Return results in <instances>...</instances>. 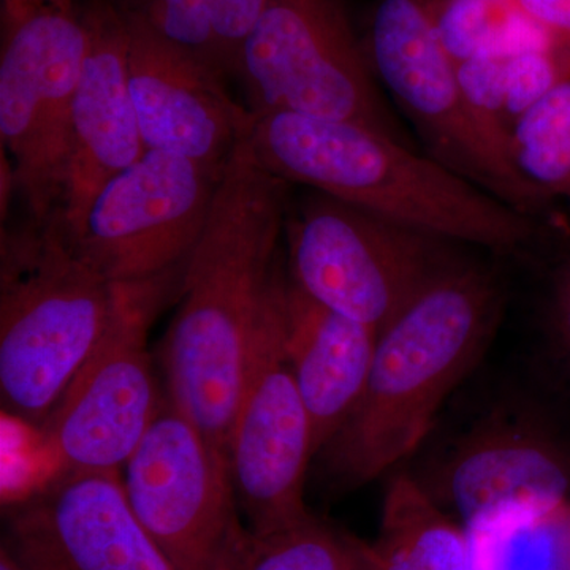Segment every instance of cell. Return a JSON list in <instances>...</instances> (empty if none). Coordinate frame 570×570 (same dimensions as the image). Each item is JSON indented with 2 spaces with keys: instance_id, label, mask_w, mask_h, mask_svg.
<instances>
[{
  "instance_id": "3",
  "label": "cell",
  "mask_w": 570,
  "mask_h": 570,
  "mask_svg": "<svg viewBox=\"0 0 570 570\" xmlns=\"http://www.w3.org/2000/svg\"><path fill=\"white\" fill-rule=\"evenodd\" d=\"M246 138L255 159L276 178L439 238L509 254L527 249L538 238L535 217L461 178L426 153L360 124L253 111Z\"/></svg>"
},
{
  "instance_id": "28",
  "label": "cell",
  "mask_w": 570,
  "mask_h": 570,
  "mask_svg": "<svg viewBox=\"0 0 570 570\" xmlns=\"http://www.w3.org/2000/svg\"><path fill=\"white\" fill-rule=\"evenodd\" d=\"M47 6L73 7V0H3V22Z\"/></svg>"
},
{
  "instance_id": "11",
  "label": "cell",
  "mask_w": 570,
  "mask_h": 570,
  "mask_svg": "<svg viewBox=\"0 0 570 570\" xmlns=\"http://www.w3.org/2000/svg\"><path fill=\"white\" fill-rule=\"evenodd\" d=\"M224 168L146 149L105 184L71 242L112 283L171 277L204 232Z\"/></svg>"
},
{
  "instance_id": "7",
  "label": "cell",
  "mask_w": 570,
  "mask_h": 570,
  "mask_svg": "<svg viewBox=\"0 0 570 570\" xmlns=\"http://www.w3.org/2000/svg\"><path fill=\"white\" fill-rule=\"evenodd\" d=\"M236 77L245 82L250 111L360 124L417 149L382 94L341 0H269Z\"/></svg>"
},
{
  "instance_id": "27",
  "label": "cell",
  "mask_w": 570,
  "mask_h": 570,
  "mask_svg": "<svg viewBox=\"0 0 570 570\" xmlns=\"http://www.w3.org/2000/svg\"><path fill=\"white\" fill-rule=\"evenodd\" d=\"M554 326L570 363V253L558 273L553 299Z\"/></svg>"
},
{
  "instance_id": "4",
  "label": "cell",
  "mask_w": 570,
  "mask_h": 570,
  "mask_svg": "<svg viewBox=\"0 0 570 570\" xmlns=\"http://www.w3.org/2000/svg\"><path fill=\"white\" fill-rule=\"evenodd\" d=\"M135 284L105 277L61 225L2 227L0 400L41 428L121 313Z\"/></svg>"
},
{
  "instance_id": "26",
  "label": "cell",
  "mask_w": 570,
  "mask_h": 570,
  "mask_svg": "<svg viewBox=\"0 0 570 570\" xmlns=\"http://www.w3.org/2000/svg\"><path fill=\"white\" fill-rule=\"evenodd\" d=\"M521 13L570 51V0H512Z\"/></svg>"
},
{
  "instance_id": "17",
  "label": "cell",
  "mask_w": 570,
  "mask_h": 570,
  "mask_svg": "<svg viewBox=\"0 0 570 570\" xmlns=\"http://www.w3.org/2000/svg\"><path fill=\"white\" fill-rule=\"evenodd\" d=\"M284 348L321 452L352 414L365 390L379 333L311 298L287 275Z\"/></svg>"
},
{
  "instance_id": "1",
  "label": "cell",
  "mask_w": 570,
  "mask_h": 570,
  "mask_svg": "<svg viewBox=\"0 0 570 570\" xmlns=\"http://www.w3.org/2000/svg\"><path fill=\"white\" fill-rule=\"evenodd\" d=\"M288 186L262 167L246 137L238 142L184 264L164 340L168 403L225 453L255 330L284 275Z\"/></svg>"
},
{
  "instance_id": "22",
  "label": "cell",
  "mask_w": 570,
  "mask_h": 570,
  "mask_svg": "<svg viewBox=\"0 0 570 570\" xmlns=\"http://www.w3.org/2000/svg\"><path fill=\"white\" fill-rule=\"evenodd\" d=\"M122 7L190 58L224 78L230 75L205 0H132Z\"/></svg>"
},
{
  "instance_id": "10",
  "label": "cell",
  "mask_w": 570,
  "mask_h": 570,
  "mask_svg": "<svg viewBox=\"0 0 570 570\" xmlns=\"http://www.w3.org/2000/svg\"><path fill=\"white\" fill-rule=\"evenodd\" d=\"M285 283L284 273L255 330L227 444L236 499L255 535L311 517L305 478L316 452L309 415L285 355Z\"/></svg>"
},
{
  "instance_id": "8",
  "label": "cell",
  "mask_w": 570,
  "mask_h": 570,
  "mask_svg": "<svg viewBox=\"0 0 570 570\" xmlns=\"http://www.w3.org/2000/svg\"><path fill=\"white\" fill-rule=\"evenodd\" d=\"M88 48L75 7L47 6L3 22L0 137L13 168L14 193L29 219L61 213L73 141V100Z\"/></svg>"
},
{
  "instance_id": "21",
  "label": "cell",
  "mask_w": 570,
  "mask_h": 570,
  "mask_svg": "<svg viewBox=\"0 0 570 570\" xmlns=\"http://www.w3.org/2000/svg\"><path fill=\"white\" fill-rule=\"evenodd\" d=\"M239 570H374L370 546L309 519L250 539Z\"/></svg>"
},
{
  "instance_id": "13",
  "label": "cell",
  "mask_w": 570,
  "mask_h": 570,
  "mask_svg": "<svg viewBox=\"0 0 570 570\" xmlns=\"http://www.w3.org/2000/svg\"><path fill=\"white\" fill-rule=\"evenodd\" d=\"M412 478L475 534L532 527L569 508L568 450L543 428L502 415L478 423Z\"/></svg>"
},
{
  "instance_id": "6",
  "label": "cell",
  "mask_w": 570,
  "mask_h": 570,
  "mask_svg": "<svg viewBox=\"0 0 570 570\" xmlns=\"http://www.w3.org/2000/svg\"><path fill=\"white\" fill-rule=\"evenodd\" d=\"M366 52L382 88L411 121L426 154L528 216L551 204L491 141L439 36L433 0H376Z\"/></svg>"
},
{
  "instance_id": "29",
  "label": "cell",
  "mask_w": 570,
  "mask_h": 570,
  "mask_svg": "<svg viewBox=\"0 0 570 570\" xmlns=\"http://www.w3.org/2000/svg\"><path fill=\"white\" fill-rule=\"evenodd\" d=\"M0 570H26L24 566L13 557V553L3 543L0 547Z\"/></svg>"
},
{
  "instance_id": "15",
  "label": "cell",
  "mask_w": 570,
  "mask_h": 570,
  "mask_svg": "<svg viewBox=\"0 0 570 570\" xmlns=\"http://www.w3.org/2000/svg\"><path fill=\"white\" fill-rule=\"evenodd\" d=\"M122 10L129 28L130 92L145 148L223 170L249 132L253 111L232 99L223 75Z\"/></svg>"
},
{
  "instance_id": "18",
  "label": "cell",
  "mask_w": 570,
  "mask_h": 570,
  "mask_svg": "<svg viewBox=\"0 0 570 570\" xmlns=\"http://www.w3.org/2000/svg\"><path fill=\"white\" fill-rule=\"evenodd\" d=\"M370 557L374 570H474L464 528L409 472L390 480Z\"/></svg>"
},
{
  "instance_id": "12",
  "label": "cell",
  "mask_w": 570,
  "mask_h": 570,
  "mask_svg": "<svg viewBox=\"0 0 570 570\" xmlns=\"http://www.w3.org/2000/svg\"><path fill=\"white\" fill-rule=\"evenodd\" d=\"M168 279L135 284L41 426L58 472H121L159 415L148 328Z\"/></svg>"
},
{
  "instance_id": "16",
  "label": "cell",
  "mask_w": 570,
  "mask_h": 570,
  "mask_svg": "<svg viewBox=\"0 0 570 570\" xmlns=\"http://www.w3.org/2000/svg\"><path fill=\"white\" fill-rule=\"evenodd\" d=\"M88 48L73 100L69 179L56 223L80 232L105 184L145 154L129 85V28L122 7L91 0L81 11Z\"/></svg>"
},
{
  "instance_id": "20",
  "label": "cell",
  "mask_w": 570,
  "mask_h": 570,
  "mask_svg": "<svg viewBox=\"0 0 570 570\" xmlns=\"http://www.w3.org/2000/svg\"><path fill=\"white\" fill-rule=\"evenodd\" d=\"M510 153L520 174L540 194L570 209V80L517 119Z\"/></svg>"
},
{
  "instance_id": "9",
  "label": "cell",
  "mask_w": 570,
  "mask_h": 570,
  "mask_svg": "<svg viewBox=\"0 0 570 570\" xmlns=\"http://www.w3.org/2000/svg\"><path fill=\"white\" fill-rule=\"evenodd\" d=\"M121 478L135 515L176 569H242L253 532L242 520L227 453L167 396Z\"/></svg>"
},
{
  "instance_id": "14",
  "label": "cell",
  "mask_w": 570,
  "mask_h": 570,
  "mask_svg": "<svg viewBox=\"0 0 570 570\" xmlns=\"http://www.w3.org/2000/svg\"><path fill=\"white\" fill-rule=\"evenodd\" d=\"M2 543L26 570H178L135 515L121 472H58L14 499Z\"/></svg>"
},
{
  "instance_id": "19",
  "label": "cell",
  "mask_w": 570,
  "mask_h": 570,
  "mask_svg": "<svg viewBox=\"0 0 570 570\" xmlns=\"http://www.w3.org/2000/svg\"><path fill=\"white\" fill-rule=\"evenodd\" d=\"M442 43L455 62L478 56H512L557 41L512 0H433Z\"/></svg>"
},
{
  "instance_id": "25",
  "label": "cell",
  "mask_w": 570,
  "mask_h": 570,
  "mask_svg": "<svg viewBox=\"0 0 570 570\" xmlns=\"http://www.w3.org/2000/svg\"><path fill=\"white\" fill-rule=\"evenodd\" d=\"M214 31L230 75L238 71L239 58L250 33L257 28L269 0H205Z\"/></svg>"
},
{
  "instance_id": "2",
  "label": "cell",
  "mask_w": 570,
  "mask_h": 570,
  "mask_svg": "<svg viewBox=\"0 0 570 570\" xmlns=\"http://www.w3.org/2000/svg\"><path fill=\"white\" fill-rule=\"evenodd\" d=\"M502 302L501 281L460 257L379 333L358 404L317 453L336 487L366 485L423 444L490 343Z\"/></svg>"
},
{
  "instance_id": "24",
  "label": "cell",
  "mask_w": 570,
  "mask_h": 570,
  "mask_svg": "<svg viewBox=\"0 0 570 570\" xmlns=\"http://www.w3.org/2000/svg\"><path fill=\"white\" fill-rule=\"evenodd\" d=\"M570 80V51L560 43L505 58V105L510 124L551 89Z\"/></svg>"
},
{
  "instance_id": "5",
  "label": "cell",
  "mask_w": 570,
  "mask_h": 570,
  "mask_svg": "<svg viewBox=\"0 0 570 570\" xmlns=\"http://www.w3.org/2000/svg\"><path fill=\"white\" fill-rule=\"evenodd\" d=\"M288 276L341 316L381 333L442 272L459 243L317 193L288 208Z\"/></svg>"
},
{
  "instance_id": "23",
  "label": "cell",
  "mask_w": 570,
  "mask_h": 570,
  "mask_svg": "<svg viewBox=\"0 0 570 570\" xmlns=\"http://www.w3.org/2000/svg\"><path fill=\"white\" fill-rule=\"evenodd\" d=\"M505 58L478 56L456 63L459 78L469 105L490 135L491 141L512 160V124L505 105Z\"/></svg>"
}]
</instances>
